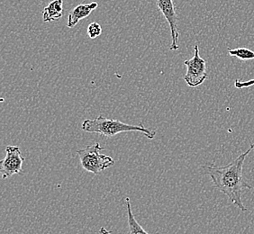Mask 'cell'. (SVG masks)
Wrapping results in <instances>:
<instances>
[{"label": "cell", "instance_id": "1", "mask_svg": "<svg viewBox=\"0 0 254 234\" xmlns=\"http://www.w3.org/2000/svg\"><path fill=\"white\" fill-rule=\"evenodd\" d=\"M254 149V143L247 151L240 154L230 164L224 167L215 165H204L202 169L205 175H208L212 179L216 189L228 196L230 201L243 212L247 211L242 202V192L245 189H252L253 186L244 180L243 169L246 157Z\"/></svg>", "mask_w": 254, "mask_h": 234}, {"label": "cell", "instance_id": "2", "mask_svg": "<svg viewBox=\"0 0 254 234\" xmlns=\"http://www.w3.org/2000/svg\"><path fill=\"white\" fill-rule=\"evenodd\" d=\"M81 128L85 132L98 133L105 137H114L121 132H141L148 139H153L156 135V131L143 126L142 123L132 125L103 116H99L95 119L85 120Z\"/></svg>", "mask_w": 254, "mask_h": 234}, {"label": "cell", "instance_id": "3", "mask_svg": "<svg viewBox=\"0 0 254 234\" xmlns=\"http://www.w3.org/2000/svg\"><path fill=\"white\" fill-rule=\"evenodd\" d=\"M103 150H105V148L100 146V144L97 142L93 145H89L77 151L84 171L98 175L115 164L112 157L100 153Z\"/></svg>", "mask_w": 254, "mask_h": 234}, {"label": "cell", "instance_id": "4", "mask_svg": "<svg viewBox=\"0 0 254 234\" xmlns=\"http://www.w3.org/2000/svg\"><path fill=\"white\" fill-rule=\"evenodd\" d=\"M194 51V56L190 59H187L184 61L187 67V73L184 79L188 86L190 88H196L200 86L208 77L206 62L199 55V47L197 44H195Z\"/></svg>", "mask_w": 254, "mask_h": 234}, {"label": "cell", "instance_id": "5", "mask_svg": "<svg viewBox=\"0 0 254 234\" xmlns=\"http://www.w3.org/2000/svg\"><path fill=\"white\" fill-rule=\"evenodd\" d=\"M25 157L22 156L18 146H9L5 148V157L0 161V172L2 178L5 179L14 175H20L23 171V163Z\"/></svg>", "mask_w": 254, "mask_h": 234}, {"label": "cell", "instance_id": "6", "mask_svg": "<svg viewBox=\"0 0 254 234\" xmlns=\"http://www.w3.org/2000/svg\"><path fill=\"white\" fill-rule=\"evenodd\" d=\"M158 9L165 17L169 23L171 33V51L179 50V30H178V18H177L176 10L174 6L173 0H157Z\"/></svg>", "mask_w": 254, "mask_h": 234}, {"label": "cell", "instance_id": "7", "mask_svg": "<svg viewBox=\"0 0 254 234\" xmlns=\"http://www.w3.org/2000/svg\"><path fill=\"white\" fill-rule=\"evenodd\" d=\"M98 5L97 2H92L88 5H78L74 7L68 13L67 26L68 28H73L74 26L78 25L80 20L88 17L94 10L97 9Z\"/></svg>", "mask_w": 254, "mask_h": 234}, {"label": "cell", "instance_id": "8", "mask_svg": "<svg viewBox=\"0 0 254 234\" xmlns=\"http://www.w3.org/2000/svg\"><path fill=\"white\" fill-rule=\"evenodd\" d=\"M64 12V0H54L44 7L43 21L44 23L61 19Z\"/></svg>", "mask_w": 254, "mask_h": 234}, {"label": "cell", "instance_id": "9", "mask_svg": "<svg viewBox=\"0 0 254 234\" xmlns=\"http://www.w3.org/2000/svg\"><path fill=\"white\" fill-rule=\"evenodd\" d=\"M127 205V223H128V234H149L137 222L132 214L131 200L129 197H126Z\"/></svg>", "mask_w": 254, "mask_h": 234}, {"label": "cell", "instance_id": "10", "mask_svg": "<svg viewBox=\"0 0 254 234\" xmlns=\"http://www.w3.org/2000/svg\"><path fill=\"white\" fill-rule=\"evenodd\" d=\"M228 54L231 56H234L236 58L242 59V60H250V59H254V52L248 48L241 47V48H236V49H228Z\"/></svg>", "mask_w": 254, "mask_h": 234}, {"label": "cell", "instance_id": "11", "mask_svg": "<svg viewBox=\"0 0 254 234\" xmlns=\"http://www.w3.org/2000/svg\"><path fill=\"white\" fill-rule=\"evenodd\" d=\"M87 33L90 39H96L100 34H102V27L97 22H93L88 25Z\"/></svg>", "mask_w": 254, "mask_h": 234}, {"label": "cell", "instance_id": "12", "mask_svg": "<svg viewBox=\"0 0 254 234\" xmlns=\"http://www.w3.org/2000/svg\"><path fill=\"white\" fill-rule=\"evenodd\" d=\"M254 85V79H250L247 81H241L240 79H236L235 81V87L236 88H245L253 87Z\"/></svg>", "mask_w": 254, "mask_h": 234}, {"label": "cell", "instance_id": "13", "mask_svg": "<svg viewBox=\"0 0 254 234\" xmlns=\"http://www.w3.org/2000/svg\"><path fill=\"white\" fill-rule=\"evenodd\" d=\"M99 233L101 234H113L110 231H108V230L106 229L105 227H101L100 230H99Z\"/></svg>", "mask_w": 254, "mask_h": 234}]
</instances>
